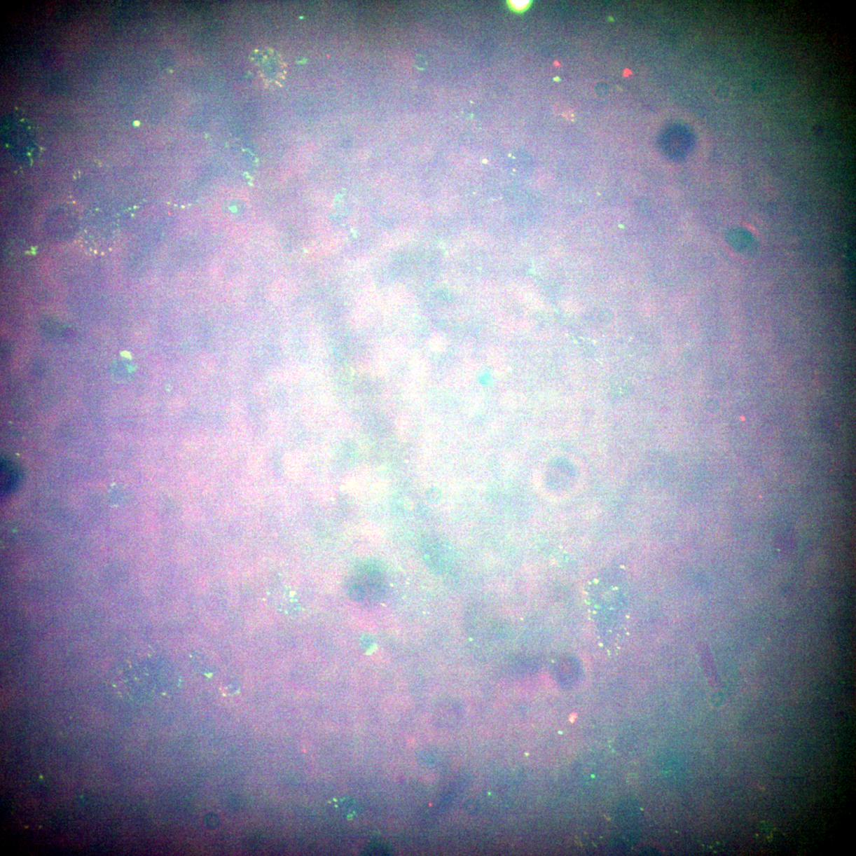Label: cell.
I'll return each mask as SVG.
<instances>
[{
  "label": "cell",
  "instance_id": "cell-1",
  "mask_svg": "<svg viewBox=\"0 0 856 856\" xmlns=\"http://www.w3.org/2000/svg\"><path fill=\"white\" fill-rule=\"evenodd\" d=\"M382 578L379 572L367 570L359 572L349 587V595L357 602H372L379 600L384 592Z\"/></svg>",
  "mask_w": 856,
  "mask_h": 856
},
{
  "label": "cell",
  "instance_id": "cell-2",
  "mask_svg": "<svg viewBox=\"0 0 856 856\" xmlns=\"http://www.w3.org/2000/svg\"><path fill=\"white\" fill-rule=\"evenodd\" d=\"M251 59L257 69L258 74L267 83L277 84L284 79V64L273 50H257L251 53Z\"/></svg>",
  "mask_w": 856,
  "mask_h": 856
},
{
  "label": "cell",
  "instance_id": "cell-3",
  "mask_svg": "<svg viewBox=\"0 0 856 856\" xmlns=\"http://www.w3.org/2000/svg\"><path fill=\"white\" fill-rule=\"evenodd\" d=\"M18 480H19V474H18L15 467L10 463H2L1 469V488L4 493L8 492L15 487Z\"/></svg>",
  "mask_w": 856,
  "mask_h": 856
},
{
  "label": "cell",
  "instance_id": "cell-4",
  "mask_svg": "<svg viewBox=\"0 0 856 856\" xmlns=\"http://www.w3.org/2000/svg\"><path fill=\"white\" fill-rule=\"evenodd\" d=\"M752 237L749 233L735 229L731 233V244L740 251L752 250Z\"/></svg>",
  "mask_w": 856,
  "mask_h": 856
}]
</instances>
